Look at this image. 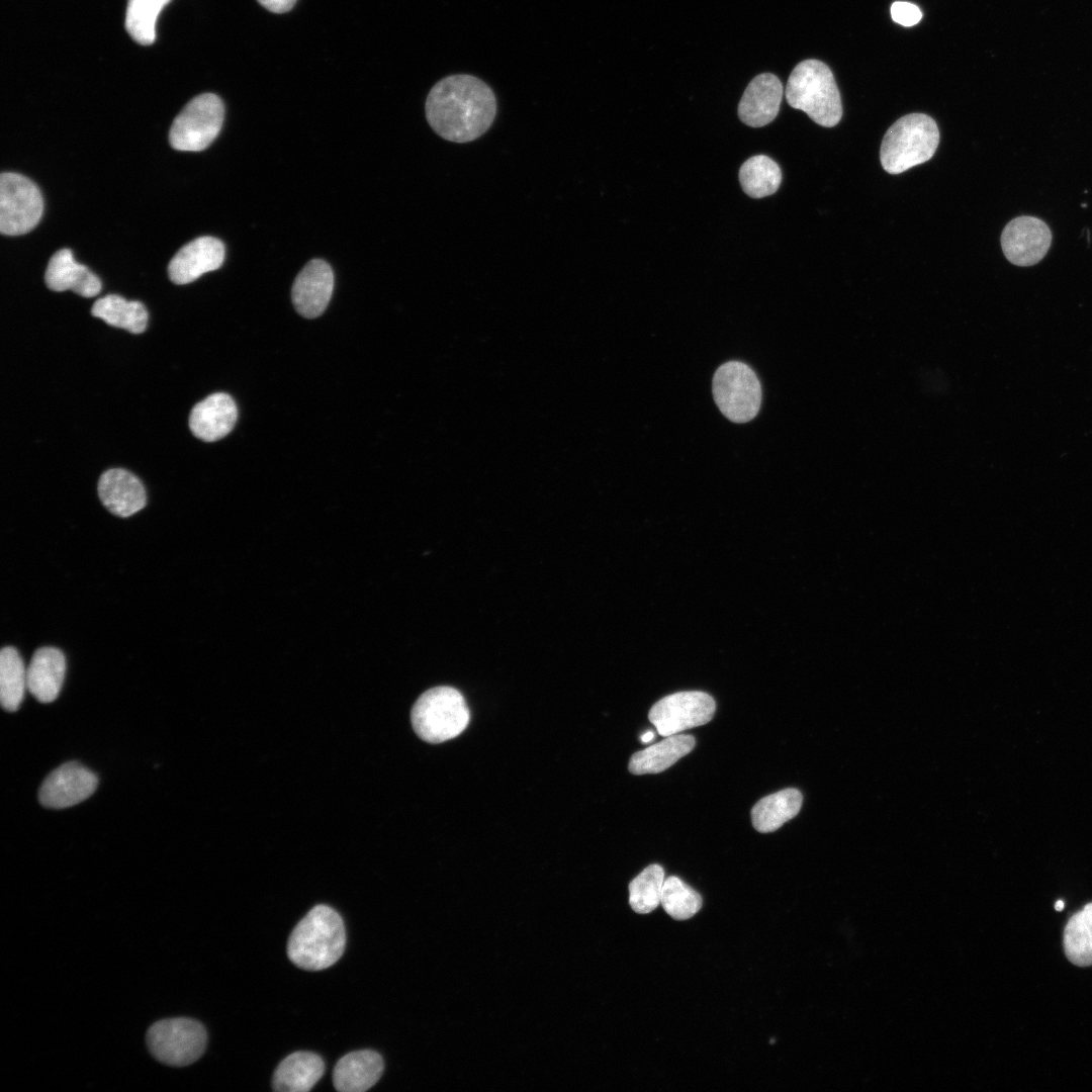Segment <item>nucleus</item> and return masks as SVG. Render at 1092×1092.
Masks as SVG:
<instances>
[{
    "label": "nucleus",
    "instance_id": "obj_1",
    "mask_svg": "<svg viewBox=\"0 0 1092 1092\" xmlns=\"http://www.w3.org/2000/svg\"><path fill=\"white\" fill-rule=\"evenodd\" d=\"M491 88L468 74L450 75L437 82L426 99L432 129L442 139L465 144L485 133L496 115Z\"/></svg>",
    "mask_w": 1092,
    "mask_h": 1092
},
{
    "label": "nucleus",
    "instance_id": "obj_2",
    "mask_svg": "<svg viewBox=\"0 0 1092 1092\" xmlns=\"http://www.w3.org/2000/svg\"><path fill=\"white\" fill-rule=\"evenodd\" d=\"M345 944L346 931L340 914L327 905H317L294 927L287 953L297 967L320 971L342 957Z\"/></svg>",
    "mask_w": 1092,
    "mask_h": 1092
},
{
    "label": "nucleus",
    "instance_id": "obj_3",
    "mask_svg": "<svg viewBox=\"0 0 1092 1092\" xmlns=\"http://www.w3.org/2000/svg\"><path fill=\"white\" fill-rule=\"evenodd\" d=\"M785 95L791 107L804 111L821 126H835L841 119L838 87L829 67L819 60L802 61L793 69Z\"/></svg>",
    "mask_w": 1092,
    "mask_h": 1092
},
{
    "label": "nucleus",
    "instance_id": "obj_4",
    "mask_svg": "<svg viewBox=\"0 0 1092 1092\" xmlns=\"http://www.w3.org/2000/svg\"><path fill=\"white\" fill-rule=\"evenodd\" d=\"M939 143L936 122L924 113H910L886 131L880 150L884 170L900 174L930 160Z\"/></svg>",
    "mask_w": 1092,
    "mask_h": 1092
},
{
    "label": "nucleus",
    "instance_id": "obj_5",
    "mask_svg": "<svg viewBox=\"0 0 1092 1092\" xmlns=\"http://www.w3.org/2000/svg\"><path fill=\"white\" fill-rule=\"evenodd\" d=\"M470 719L462 694L452 687H435L422 694L411 712L417 735L429 743H441L461 734Z\"/></svg>",
    "mask_w": 1092,
    "mask_h": 1092
},
{
    "label": "nucleus",
    "instance_id": "obj_6",
    "mask_svg": "<svg viewBox=\"0 0 1092 1092\" xmlns=\"http://www.w3.org/2000/svg\"><path fill=\"white\" fill-rule=\"evenodd\" d=\"M146 1039L150 1053L157 1061L172 1067H185L203 1055L207 1032L197 1020L167 1018L155 1022L148 1029Z\"/></svg>",
    "mask_w": 1092,
    "mask_h": 1092
},
{
    "label": "nucleus",
    "instance_id": "obj_7",
    "mask_svg": "<svg viewBox=\"0 0 1092 1092\" xmlns=\"http://www.w3.org/2000/svg\"><path fill=\"white\" fill-rule=\"evenodd\" d=\"M713 395L720 412L734 423L751 421L760 408V382L755 372L739 361L726 362L716 370Z\"/></svg>",
    "mask_w": 1092,
    "mask_h": 1092
},
{
    "label": "nucleus",
    "instance_id": "obj_8",
    "mask_svg": "<svg viewBox=\"0 0 1092 1092\" xmlns=\"http://www.w3.org/2000/svg\"><path fill=\"white\" fill-rule=\"evenodd\" d=\"M224 106L212 93L192 98L174 119L169 142L173 149L199 152L206 149L217 136L223 122Z\"/></svg>",
    "mask_w": 1092,
    "mask_h": 1092
},
{
    "label": "nucleus",
    "instance_id": "obj_9",
    "mask_svg": "<svg viewBox=\"0 0 1092 1092\" xmlns=\"http://www.w3.org/2000/svg\"><path fill=\"white\" fill-rule=\"evenodd\" d=\"M43 211L41 193L27 177L11 172L0 176V231L18 236L30 232Z\"/></svg>",
    "mask_w": 1092,
    "mask_h": 1092
},
{
    "label": "nucleus",
    "instance_id": "obj_10",
    "mask_svg": "<svg viewBox=\"0 0 1092 1092\" xmlns=\"http://www.w3.org/2000/svg\"><path fill=\"white\" fill-rule=\"evenodd\" d=\"M714 699L699 691L678 692L656 702L648 718L661 736L708 723L714 716Z\"/></svg>",
    "mask_w": 1092,
    "mask_h": 1092
},
{
    "label": "nucleus",
    "instance_id": "obj_11",
    "mask_svg": "<svg viewBox=\"0 0 1092 1092\" xmlns=\"http://www.w3.org/2000/svg\"><path fill=\"white\" fill-rule=\"evenodd\" d=\"M97 784L98 779L93 771L77 761H69L46 778L38 792V800L48 808L71 807L90 797Z\"/></svg>",
    "mask_w": 1092,
    "mask_h": 1092
},
{
    "label": "nucleus",
    "instance_id": "obj_12",
    "mask_svg": "<svg viewBox=\"0 0 1092 1092\" xmlns=\"http://www.w3.org/2000/svg\"><path fill=\"white\" fill-rule=\"evenodd\" d=\"M1052 243L1049 226L1039 218L1019 216L1009 221L1001 235L1006 259L1017 266H1031L1046 254Z\"/></svg>",
    "mask_w": 1092,
    "mask_h": 1092
},
{
    "label": "nucleus",
    "instance_id": "obj_13",
    "mask_svg": "<svg viewBox=\"0 0 1092 1092\" xmlns=\"http://www.w3.org/2000/svg\"><path fill=\"white\" fill-rule=\"evenodd\" d=\"M333 288L334 274L330 265L320 259L309 261L293 282L291 295L295 309L304 317H317L327 308Z\"/></svg>",
    "mask_w": 1092,
    "mask_h": 1092
},
{
    "label": "nucleus",
    "instance_id": "obj_14",
    "mask_svg": "<svg viewBox=\"0 0 1092 1092\" xmlns=\"http://www.w3.org/2000/svg\"><path fill=\"white\" fill-rule=\"evenodd\" d=\"M224 246L214 237H199L183 246L168 266L170 280L187 284L204 273L218 269L224 260Z\"/></svg>",
    "mask_w": 1092,
    "mask_h": 1092
},
{
    "label": "nucleus",
    "instance_id": "obj_15",
    "mask_svg": "<svg viewBox=\"0 0 1092 1092\" xmlns=\"http://www.w3.org/2000/svg\"><path fill=\"white\" fill-rule=\"evenodd\" d=\"M784 94L783 84L771 73L755 76L747 85L738 105L740 120L751 127H761L778 115Z\"/></svg>",
    "mask_w": 1092,
    "mask_h": 1092
},
{
    "label": "nucleus",
    "instance_id": "obj_16",
    "mask_svg": "<svg viewBox=\"0 0 1092 1092\" xmlns=\"http://www.w3.org/2000/svg\"><path fill=\"white\" fill-rule=\"evenodd\" d=\"M97 489L103 506L111 514L121 518L138 513L147 504L146 489L142 481L122 468L104 471L99 477Z\"/></svg>",
    "mask_w": 1092,
    "mask_h": 1092
},
{
    "label": "nucleus",
    "instance_id": "obj_17",
    "mask_svg": "<svg viewBox=\"0 0 1092 1092\" xmlns=\"http://www.w3.org/2000/svg\"><path fill=\"white\" fill-rule=\"evenodd\" d=\"M237 417L238 410L234 399L224 392H216L192 407L188 425L196 438L204 442H215L233 430Z\"/></svg>",
    "mask_w": 1092,
    "mask_h": 1092
},
{
    "label": "nucleus",
    "instance_id": "obj_18",
    "mask_svg": "<svg viewBox=\"0 0 1092 1092\" xmlns=\"http://www.w3.org/2000/svg\"><path fill=\"white\" fill-rule=\"evenodd\" d=\"M44 282L51 290H72L83 297L97 295L102 286L93 272L75 261L69 249L59 250L52 256L46 269Z\"/></svg>",
    "mask_w": 1092,
    "mask_h": 1092
},
{
    "label": "nucleus",
    "instance_id": "obj_19",
    "mask_svg": "<svg viewBox=\"0 0 1092 1092\" xmlns=\"http://www.w3.org/2000/svg\"><path fill=\"white\" fill-rule=\"evenodd\" d=\"M66 659L55 647L37 649L27 667V690L41 703L56 700L63 686Z\"/></svg>",
    "mask_w": 1092,
    "mask_h": 1092
},
{
    "label": "nucleus",
    "instance_id": "obj_20",
    "mask_svg": "<svg viewBox=\"0 0 1092 1092\" xmlns=\"http://www.w3.org/2000/svg\"><path fill=\"white\" fill-rule=\"evenodd\" d=\"M383 1061L371 1050H361L342 1057L334 1069V1086L341 1092H363L380 1079Z\"/></svg>",
    "mask_w": 1092,
    "mask_h": 1092
},
{
    "label": "nucleus",
    "instance_id": "obj_21",
    "mask_svg": "<svg viewBox=\"0 0 1092 1092\" xmlns=\"http://www.w3.org/2000/svg\"><path fill=\"white\" fill-rule=\"evenodd\" d=\"M325 1072L323 1059L310 1052H295L287 1056L273 1076V1089L281 1092H306Z\"/></svg>",
    "mask_w": 1092,
    "mask_h": 1092
},
{
    "label": "nucleus",
    "instance_id": "obj_22",
    "mask_svg": "<svg viewBox=\"0 0 1092 1092\" xmlns=\"http://www.w3.org/2000/svg\"><path fill=\"white\" fill-rule=\"evenodd\" d=\"M695 738L686 734L665 736L663 740L635 752L629 761L634 775L657 774L671 766L695 747Z\"/></svg>",
    "mask_w": 1092,
    "mask_h": 1092
},
{
    "label": "nucleus",
    "instance_id": "obj_23",
    "mask_svg": "<svg viewBox=\"0 0 1092 1092\" xmlns=\"http://www.w3.org/2000/svg\"><path fill=\"white\" fill-rule=\"evenodd\" d=\"M802 802L801 792L793 788L768 795L751 809L752 825L759 832H772L799 813Z\"/></svg>",
    "mask_w": 1092,
    "mask_h": 1092
},
{
    "label": "nucleus",
    "instance_id": "obj_24",
    "mask_svg": "<svg viewBox=\"0 0 1092 1092\" xmlns=\"http://www.w3.org/2000/svg\"><path fill=\"white\" fill-rule=\"evenodd\" d=\"M91 314L109 326L124 329L131 334L143 333L148 325L146 306L141 301H127L117 294H108L97 299L91 307Z\"/></svg>",
    "mask_w": 1092,
    "mask_h": 1092
},
{
    "label": "nucleus",
    "instance_id": "obj_25",
    "mask_svg": "<svg viewBox=\"0 0 1092 1092\" xmlns=\"http://www.w3.org/2000/svg\"><path fill=\"white\" fill-rule=\"evenodd\" d=\"M738 176L742 190L752 198L774 194L782 182L779 165L765 155H756L746 160L740 167Z\"/></svg>",
    "mask_w": 1092,
    "mask_h": 1092
},
{
    "label": "nucleus",
    "instance_id": "obj_26",
    "mask_svg": "<svg viewBox=\"0 0 1092 1092\" xmlns=\"http://www.w3.org/2000/svg\"><path fill=\"white\" fill-rule=\"evenodd\" d=\"M27 689V669L12 646H6L0 653V700L2 707L9 712L16 711Z\"/></svg>",
    "mask_w": 1092,
    "mask_h": 1092
},
{
    "label": "nucleus",
    "instance_id": "obj_27",
    "mask_svg": "<svg viewBox=\"0 0 1092 1092\" xmlns=\"http://www.w3.org/2000/svg\"><path fill=\"white\" fill-rule=\"evenodd\" d=\"M1067 959L1078 967L1092 965V903L1075 913L1064 930Z\"/></svg>",
    "mask_w": 1092,
    "mask_h": 1092
},
{
    "label": "nucleus",
    "instance_id": "obj_28",
    "mask_svg": "<svg viewBox=\"0 0 1092 1092\" xmlns=\"http://www.w3.org/2000/svg\"><path fill=\"white\" fill-rule=\"evenodd\" d=\"M171 0H128L125 13V28L131 38L140 44L149 46L156 39V21Z\"/></svg>",
    "mask_w": 1092,
    "mask_h": 1092
},
{
    "label": "nucleus",
    "instance_id": "obj_29",
    "mask_svg": "<svg viewBox=\"0 0 1092 1092\" xmlns=\"http://www.w3.org/2000/svg\"><path fill=\"white\" fill-rule=\"evenodd\" d=\"M664 871L659 864L645 868L629 884V903L639 914L652 912L661 901Z\"/></svg>",
    "mask_w": 1092,
    "mask_h": 1092
},
{
    "label": "nucleus",
    "instance_id": "obj_30",
    "mask_svg": "<svg viewBox=\"0 0 1092 1092\" xmlns=\"http://www.w3.org/2000/svg\"><path fill=\"white\" fill-rule=\"evenodd\" d=\"M665 912L676 920H686L699 912L701 895L675 876L664 880L661 901Z\"/></svg>",
    "mask_w": 1092,
    "mask_h": 1092
},
{
    "label": "nucleus",
    "instance_id": "obj_31",
    "mask_svg": "<svg viewBox=\"0 0 1092 1092\" xmlns=\"http://www.w3.org/2000/svg\"><path fill=\"white\" fill-rule=\"evenodd\" d=\"M893 20L904 26H912L922 18L920 9L909 2L896 1L891 6Z\"/></svg>",
    "mask_w": 1092,
    "mask_h": 1092
},
{
    "label": "nucleus",
    "instance_id": "obj_32",
    "mask_svg": "<svg viewBox=\"0 0 1092 1092\" xmlns=\"http://www.w3.org/2000/svg\"><path fill=\"white\" fill-rule=\"evenodd\" d=\"M267 10L273 13H285L291 10L297 0H257Z\"/></svg>",
    "mask_w": 1092,
    "mask_h": 1092
},
{
    "label": "nucleus",
    "instance_id": "obj_33",
    "mask_svg": "<svg viewBox=\"0 0 1092 1092\" xmlns=\"http://www.w3.org/2000/svg\"><path fill=\"white\" fill-rule=\"evenodd\" d=\"M653 738H654L653 731H647L641 736V741L643 743H649V742H651L653 740Z\"/></svg>",
    "mask_w": 1092,
    "mask_h": 1092
},
{
    "label": "nucleus",
    "instance_id": "obj_34",
    "mask_svg": "<svg viewBox=\"0 0 1092 1092\" xmlns=\"http://www.w3.org/2000/svg\"><path fill=\"white\" fill-rule=\"evenodd\" d=\"M1055 909L1057 911H1062L1064 909V902L1062 900H1058L1055 904Z\"/></svg>",
    "mask_w": 1092,
    "mask_h": 1092
}]
</instances>
